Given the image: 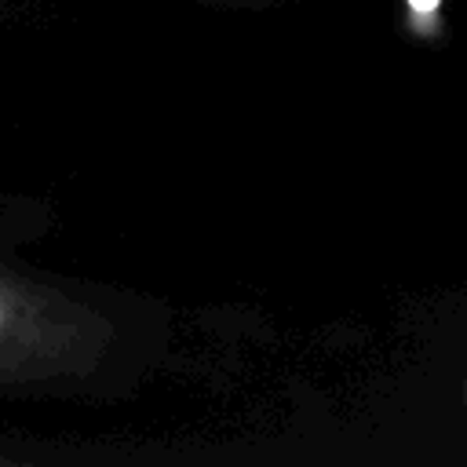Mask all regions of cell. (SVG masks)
<instances>
[{
  "mask_svg": "<svg viewBox=\"0 0 467 467\" xmlns=\"http://www.w3.org/2000/svg\"><path fill=\"white\" fill-rule=\"evenodd\" d=\"M113 343L106 314L0 263V387L80 383L99 372Z\"/></svg>",
  "mask_w": 467,
  "mask_h": 467,
  "instance_id": "1",
  "label": "cell"
},
{
  "mask_svg": "<svg viewBox=\"0 0 467 467\" xmlns=\"http://www.w3.org/2000/svg\"><path fill=\"white\" fill-rule=\"evenodd\" d=\"M405 4H409V11H412V22L420 26V18H423V15H431V11H438V4H441V0H405Z\"/></svg>",
  "mask_w": 467,
  "mask_h": 467,
  "instance_id": "2",
  "label": "cell"
}]
</instances>
